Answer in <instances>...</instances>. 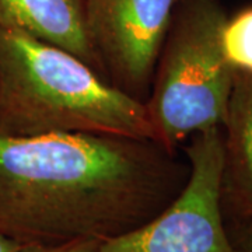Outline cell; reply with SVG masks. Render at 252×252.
Segmentation results:
<instances>
[{"label": "cell", "instance_id": "1", "mask_svg": "<svg viewBox=\"0 0 252 252\" xmlns=\"http://www.w3.org/2000/svg\"><path fill=\"white\" fill-rule=\"evenodd\" d=\"M189 177L153 140L0 135V234L18 244L107 241L152 220Z\"/></svg>", "mask_w": 252, "mask_h": 252}, {"label": "cell", "instance_id": "11", "mask_svg": "<svg viewBox=\"0 0 252 252\" xmlns=\"http://www.w3.org/2000/svg\"><path fill=\"white\" fill-rule=\"evenodd\" d=\"M21 244L0 234V252H17Z\"/></svg>", "mask_w": 252, "mask_h": 252}, {"label": "cell", "instance_id": "5", "mask_svg": "<svg viewBox=\"0 0 252 252\" xmlns=\"http://www.w3.org/2000/svg\"><path fill=\"white\" fill-rule=\"evenodd\" d=\"M178 0H83L86 30L102 76L146 102Z\"/></svg>", "mask_w": 252, "mask_h": 252}, {"label": "cell", "instance_id": "4", "mask_svg": "<svg viewBox=\"0 0 252 252\" xmlns=\"http://www.w3.org/2000/svg\"><path fill=\"white\" fill-rule=\"evenodd\" d=\"M184 150L189 177L177 198L143 225L102 241L99 252H237L220 202L221 126L192 135Z\"/></svg>", "mask_w": 252, "mask_h": 252}, {"label": "cell", "instance_id": "3", "mask_svg": "<svg viewBox=\"0 0 252 252\" xmlns=\"http://www.w3.org/2000/svg\"><path fill=\"white\" fill-rule=\"evenodd\" d=\"M221 0H178L144 102L157 142L177 152L185 139L221 126L235 70L225 59Z\"/></svg>", "mask_w": 252, "mask_h": 252}, {"label": "cell", "instance_id": "7", "mask_svg": "<svg viewBox=\"0 0 252 252\" xmlns=\"http://www.w3.org/2000/svg\"><path fill=\"white\" fill-rule=\"evenodd\" d=\"M0 28L64 49L102 76L87 35L83 0H0Z\"/></svg>", "mask_w": 252, "mask_h": 252}, {"label": "cell", "instance_id": "6", "mask_svg": "<svg viewBox=\"0 0 252 252\" xmlns=\"http://www.w3.org/2000/svg\"><path fill=\"white\" fill-rule=\"evenodd\" d=\"M223 130L220 202L225 225L252 219V74L235 72Z\"/></svg>", "mask_w": 252, "mask_h": 252}, {"label": "cell", "instance_id": "8", "mask_svg": "<svg viewBox=\"0 0 252 252\" xmlns=\"http://www.w3.org/2000/svg\"><path fill=\"white\" fill-rule=\"evenodd\" d=\"M221 45L225 59L235 72L252 74V4L227 17Z\"/></svg>", "mask_w": 252, "mask_h": 252}, {"label": "cell", "instance_id": "2", "mask_svg": "<svg viewBox=\"0 0 252 252\" xmlns=\"http://www.w3.org/2000/svg\"><path fill=\"white\" fill-rule=\"evenodd\" d=\"M48 133L157 142L143 102L70 52L0 28V135Z\"/></svg>", "mask_w": 252, "mask_h": 252}, {"label": "cell", "instance_id": "9", "mask_svg": "<svg viewBox=\"0 0 252 252\" xmlns=\"http://www.w3.org/2000/svg\"><path fill=\"white\" fill-rule=\"evenodd\" d=\"M102 241L77 240L63 244H21L17 252H99Z\"/></svg>", "mask_w": 252, "mask_h": 252}, {"label": "cell", "instance_id": "10", "mask_svg": "<svg viewBox=\"0 0 252 252\" xmlns=\"http://www.w3.org/2000/svg\"><path fill=\"white\" fill-rule=\"evenodd\" d=\"M237 252H252V219L235 225H225Z\"/></svg>", "mask_w": 252, "mask_h": 252}]
</instances>
